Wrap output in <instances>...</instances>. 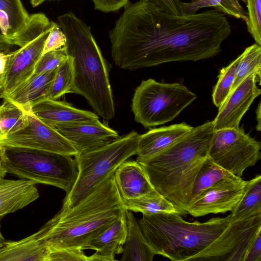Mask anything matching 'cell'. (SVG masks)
<instances>
[{
  "label": "cell",
  "mask_w": 261,
  "mask_h": 261,
  "mask_svg": "<svg viewBox=\"0 0 261 261\" xmlns=\"http://www.w3.org/2000/svg\"><path fill=\"white\" fill-rule=\"evenodd\" d=\"M51 127L68 140L78 153L97 148L119 138L116 131L100 121L56 124Z\"/></svg>",
  "instance_id": "14"
},
{
  "label": "cell",
  "mask_w": 261,
  "mask_h": 261,
  "mask_svg": "<svg viewBox=\"0 0 261 261\" xmlns=\"http://www.w3.org/2000/svg\"><path fill=\"white\" fill-rule=\"evenodd\" d=\"M46 124H67L99 121L97 114L73 107L56 99H45L31 107L29 111Z\"/></svg>",
  "instance_id": "15"
},
{
  "label": "cell",
  "mask_w": 261,
  "mask_h": 261,
  "mask_svg": "<svg viewBox=\"0 0 261 261\" xmlns=\"http://www.w3.org/2000/svg\"><path fill=\"white\" fill-rule=\"evenodd\" d=\"M256 118L257 121V125L256 126V129L258 131H260L261 130V103H259L257 108L256 110Z\"/></svg>",
  "instance_id": "42"
},
{
  "label": "cell",
  "mask_w": 261,
  "mask_h": 261,
  "mask_svg": "<svg viewBox=\"0 0 261 261\" xmlns=\"http://www.w3.org/2000/svg\"><path fill=\"white\" fill-rule=\"evenodd\" d=\"M237 178L239 177L215 163L208 156L202 163L195 179L190 202L218 182L223 179Z\"/></svg>",
  "instance_id": "25"
},
{
  "label": "cell",
  "mask_w": 261,
  "mask_h": 261,
  "mask_svg": "<svg viewBox=\"0 0 261 261\" xmlns=\"http://www.w3.org/2000/svg\"><path fill=\"white\" fill-rule=\"evenodd\" d=\"M231 32L225 14L215 9L176 15L139 0L124 7L109 38L115 64L132 70L213 57Z\"/></svg>",
  "instance_id": "1"
},
{
  "label": "cell",
  "mask_w": 261,
  "mask_h": 261,
  "mask_svg": "<svg viewBox=\"0 0 261 261\" xmlns=\"http://www.w3.org/2000/svg\"><path fill=\"white\" fill-rule=\"evenodd\" d=\"M0 29L3 34L8 38L11 36V28L8 14L0 10Z\"/></svg>",
  "instance_id": "39"
},
{
  "label": "cell",
  "mask_w": 261,
  "mask_h": 261,
  "mask_svg": "<svg viewBox=\"0 0 261 261\" xmlns=\"http://www.w3.org/2000/svg\"><path fill=\"white\" fill-rule=\"evenodd\" d=\"M57 68L32 75L4 99L28 112L36 103L48 98Z\"/></svg>",
  "instance_id": "17"
},
{
  "label": "cell",
  "mask_w": 261,
  "mask_h": 261,
  "mask_svg": "<svg viewBox=\"0 0 261 261\" xmlns=\"http://www.w3.org/2000/svg\"><path fill=\"white\" fill-rule=\"evenodd\" d=\"M165 11L176 15L182 14L181 0H150Z\"/></svg>",
  "instance_id": "38"
},
{
  "label": "cell",
  "mask_w": 261,
  "mask_h": 261,
  "mask_svg": "<svg viewBox=\"0 0 261 261\" xmlns=\"http://www.w3.org/2000/svg\"><path fill=\"white\" fill-rule=\"evenodd\" d=\"M247 183L242 177L218 182L190 202L188 214L198 217L231 212L241 199Z\"/></svg>",
  "instance_id": "12"
},
{
  "label": "cell",
  "mask_w": 261,
  "mask_h": 261,
  "mask_svg": "<svg viewBox=\"0 0 261 261\" xmlns=\"http://www.w3.org/2000/svg\"><path fill=\"white\" fill-rule=\"evenodd\" d=\"M12 46L9 38L3 34L0 29V51L9 52Z\"/></svg>",
  "instance_id": "40"
},
{
  "label": "cell",
  "mask_w": 261,
  "mask_h": 261,
  "mask_svg": "<svg viewBox=\"0 0 261 261\" xmlns=\"http://www.w3.org/2000/svg\"><path fill=\"white\" fill-rule=\"evenodd\" d=\"M57 24L43 13L30 14L25 25L9 38L11 44L19 46L9 52L5 71L0 80V97L4 98L33 75L42 55L46 39Z\"/></svg>",
  "instance_id": "8"
},
{
  "label": "cell",
  "mask_w": 261,
  "mask_h": 261,
  "mask_svg": "<svg viewBox=\"0 0 261 261\" xmlns=\"http://www.w3.org/2000/svg\"><path fill=\"white\" fill-rule=\"evenodd\" d=\"M9 52L0 51V80L6 69Z\"/></svg>",
  "instance_id": "41"
},
{
  "label": "cell",
  "mask_w": 261,
  "mask_h": 261,
  "mask_svg": "<svg viewBox=\"0 0 261 261\" xmlns=\"http://www.w3.org/2000/svg\"><path fill=\"white\" fill-rule=\"evenodd\" d=\"M95 9L102 12H115L128 4L129 0H91Z\"/></svg>",
  "instance_id": "36"
},
{
  "label": "cell",
  "mask_w": 261,
  "mask_h": 261,
  "mask_svg": "<svg viewBox=\"0 0 261 261\" xmlns=\"http://www.w3.org/2000/svg\"><path fill=\"white\" fill-rule=\"evenodd\" d=\"M238 1H241L242 2L245 3H246V0H238Z\"/></svg>",
  "instance_id": "46"
},
{
  "label": "cell",
  "mask_w": 261,
  "mask_h": 261,
  "mask_svg": "<svg viewBox=\"0 0 261 261\" xmlns=\"http://www.w3.org/2000/svg\"><path fill=\"white\" fill-rule=\"evenodd\" d=\"M123 205L126 210L140 212L142 214L171 213L177 212L172 203L155 189L152 191L133 199L122 198Z\"/></svg>",
  "instance_id": "24"
},
{
  "label": "cell",
  "mask_w": 261,
  "mask_h": 261,
  "mask_svg": "<svg viewBox=\"0 0 261 261\" xmlns=\"http://www.w3.org/2000/svg\"><path fill=\"white\" fill-rule=\"evenodd\" d=\"M73 78L72 61L68 56V58L57 68L48 98L57 99L65 94L70 93Z\"/></svg>",
  "instance_id": "30"
},
{
  "label": "cell",
  "mask_w": 261,
  "mask_h": 261,
  "mask_svg": "<svg viewBox=\"0 0 261 261\" xmlns=\"http://www.w3.org/2000/svg\"><path fill=\"white\" fill-rule=\"evenodd\" d=\"M67 58L65 46L43 54L38 61L32 75L58 68Z\"/></svg>",
  "instance_id": "33"
},
{
  "label": "cell",
  "mask_w": 261,
  "mask_h": 261,
  "mask_svg": "<svg viewBox=\"0 0 261 261\" xmlns=\"http://www.w3.org/2000/svg\"><path fill=\"white\" fill-rule=\"evenodd\" d=\"M6 172L35 184L54 186L68 193L78 174L72 156L30 148L0 146Z\"/></svg>",
  "instance_id": "6"
},
{
  "label": "cell",
  "mask_w": 261,
  "mask_h": 261,
  "mask_svg": "<svg viewBox=\"0 0 261 261\" xmlns=\"http://www.w3.org/2000/svg\"><path fill=\"white\" fill-rule=\"evenodd\" d=\"M138 224L155 254L171 260L243 261L261 229V215L232 222L229 214L200 222L177 212L143 214Z\"/></svg>",
  "instance_id": "2"
},
{
  "label": "cell",
  "mask_w": 261,
  "mask_h": 261,
  "mask_svg": "<svg viewBox=\"0 0 261 261\" xmlns=\"http://www.w3.org/2000/svg\"><path fill=\"white\" fill-rule=\"evenodd\" d=\"M49 252L36 232L20 241H7L0 252V261H47Z\"/></svg>",
  "instance_id": "21"
},
{
  "label": "cell",
  "mask_w": 261,
  "mask_h": 261,
  "mask_svg": "<svg viewBox=\"0 0 261 261\" xmlns=\"http://www.w3.org/2000/svg\"><path fill=\"white\" fill-rule=\"evenodd\" d=\"M114 172L76 204L61 208L36 232L49 250L66 247L86 250L91 241L125 212Z\"/></svg>",
  "instance_id": "4"
},
{
  "label": "cell",
  "mask_w": 261,
  "mask_h": 261,
  "mask_svg": "<svg viewBox=\"0 0 261 261\" xmlns=\"http://www.w3.org/2000/svg\"><path fill=\"white\" fill-rule=\"evenodd\" d=\"M28 123L23 128L0 139L5 145L53 152L74 156L78 151L61 134L27 112Z\"/></svg>",
  "instance_id": "11"
},
{
  "label": "cell",
  "mask_w": 261,
  "mask_h": 261,
  "mask_svg": "<svg viewBox=\"0 0 261 261\" xmlns=\"http://www.w3.org/2000/svg\"><path fill=\"white\" fill-rule=\"evenodd\" d=\"M115 181L122 198L133 199L154 189L137 161H125L114 172Z\"/></svg>",
  "instance_id": "19"
},
{
  "label": "cell",
  "mask_w": 261,
  "mask_h": 261,
  "mask_svg": "<svg viewBox=\"0 0 261 261\" xmlns=\"http://www.w3.org/2000/svg\"><path fill=\"white\" fill-rule=\"evenodd\" d=\"M58 20L72 61L74 78L70 93L85 97L102 119H112L115 109L108 70L90 28L72 12L59 16Z\"/></svg>",
  "instance_id": "5"
},
{
  "label": "cell",
  "mask_w": 261,
  "mask_h": 261,
  "mask_svg": "<svg viewBox=\"0 0 261 261\" xmlns=\"http://www.w3.org/2000/svg\"><path fill=\"white\" fill-rule=\"evenodd\" d=\"M90 261L84 250L78 248L66 247L49 250L47 261Z\"/></svg>",
  "instance_id": "34"
},
{
  "label": "cell",
  "mask_w": 261,
  "mask_h": 261,
  "mask_svg": "<svg viewBox=\"0 0 261 261\" xmlns=\"http://www.w3.org/2000/svg\"><path fill=\"white\" fill-rule=\"evenodd\" d=\"M0 10L4 11L8 15L10 37L25 25L30 16L21 0H0Z\"/></svg>",
  "instance_id": "31"
},
{
  "label": "cell",
  "mask_w": 261,
  "mask_h": 261,
  "mask_svg": "<svg viewBox=\"0 0 261 261\" xmlns=\"http://www.w3.org/2000/svg\"><path fill=\"white\" fill-rule=\"evenodd\" d=\"M260 142L244 130L225 128L214 131L208 156L216 164L238 177L254 166L261 158Z\"/></svg>",
  "instance_id": "10"
},
{
  "label": "cell",
  "mask_w": 261,
  "mask_h": 261,
  "mask_svg": "<svg viewBox=\"0 0 261 261\" xmlns=\"http://www.w3.org/2000/svg\"><path fill=\"white\" fill-rule=\"evenodd\" d=\"M245 3L247 31L255 43L261 46V0H246Z\"/></svg>",
  "instance_id": "32"
},
{
  "label": "cell",
  "mask_w": 261,
  "mask_h": 261,
  "mask_svg": "<svg viewBox=\"0 0 261 261\" xmlns=\"http://www.w3.org/2000/svg\"><path fill=\"white\" fill-rule=\"evenodd\" d=\"M49 1H51V0H49Z\"/></svg>",
  "instance_id": "47"
},
{
  "label": "cell",
  "mask_w": 261,
  "mask_h": 261,
  "mask_svg": "<svg viewBox=\"0 0 261 261\" xmlns=\"http://www.w3.org/2000/svg\"><path fill=\"white\" fill-rule=\"evenodd\" d=\"M35 183L25 179H0V218L20 210L37 200Z\"/></svg>",
  "instance_id": "18"
},
{
  "label": "cell",
  "mask_w": 261,
  "mask_h": 261,
  "mask_svg": "<svg viewBox=\"0 0 261 261\" xmlns=\"http://www.w3.org/2000/svg\"><path fill=\"white\" fill-rule=\"evenodd\" d=\"M127 231L125 212L111 226L89 243L87 249L95 251L94 254L89 256L90 261L116 260L115 255L122 253Z\"/></svg>",
  "instance_id": "16"
},
{
  "label": "cell",
  "mask_w": 261,
  "mask_h": 261,
  "mask_svg": "<svg viewBox=\"0 0 261 261\" xmlns=\"http://www.w3.org/2000/svg\"><path fill=\"white\" fill-rule=\"evenodd\" d=\"M243 261H261V229L248 248Z\"/></svg>",
  "instance_id": "37"
},
{
  "label": "cell",
  "mask_w": 261,
  "mask_h": 261,
  "mask_svg": "<svg viewBox=\"0 0 261 261\" xmlns=\"http://www.w3.org/2000/svg\"><path fill=\"white\" fill-rule=\"evenodd\" d=\"M260 79L261 75L252 72L228 94L213 120L214 131L240 127L243 116L260 94L261 90L257 86L258 82L260 85Z\"/></svg>",
  "instance_id": "13"
},
{
  "label": "cell",
  "mask_w": 261,
  "mask_h": 261,
  "mask_svg": "<svg viewBox=\"0 0 261 261\" xmlns=\"http://www.w3.org/2000/svg\"><path fill=\"white\" fill-rule=\"evenodd\" d=\"M66 38L61 28L57 24L50 31L45 43L43 54L64 47Z\"/></svg>",
  "instance_id": "35"
},
{
  "label": "cell",
  "mask_w": 261,
  "mask_h": 261,
  "mask_svg": "<svg viewBox=\"0 0 261 261\" xmlns=\"http://www.w3.org/2000/svg\"><path fill=\"white\" fill-rule=\"evenodd\" d=\"M46 0H30V2L31 5L33 7H35L42 4Z\"/></svg>",
  "instance_id": "43"
},
{
  "label": "cell",
  "mask_w": 261,
  "mask_h": 261,
  "mask_svg": "<svg viewBox=\"0 0 261 261\" xmlns=\"http://www.w3.org/2000/svg\"><path fill=\"white\" fill-rule=\"evenodd\" d=\"M139 138L137 132L132 131L105 145L75 155L78 174L62 208L76 204L119 165L136 154Z\"/></svg>",
  "instance_id": "7"
},
{
  "label": "cell",
  "mask_w": 261,
  "mask_h": 261,
  "mask_svg": "<svg viewBox=\"0 0 261 261\" xmlns=\"http://www.w3.org/2000/svg\"><path fill=\"white\" fill-rule=\"evenodd\" d=\"M0 105V139L25 127L27 112L8 99Z\"/></svg>",
  "instance_id": "27"
},
{
  "label": "cell",
  "mask_w": 261,
  "mask_h": 261,
  "mask_svg": "<svg viewBox=\"0 0 261 261\" xmlns=\"http://www.w3.org/2000/svg\"><path fill=\"white\" fill-rule=\"evenodd\" d=\"M213 7L216 10L245 21L247 20L245 12L238 0H191L181 3L183 14H194L202 8Z\"/></svg>",
  "instance_id": "26"
},
{
  "label": "cell",
  "mask_w": 261,
  "mask_h": 261,
  "mask_svg": "<svg viewBox=\"0 0 261 261\" xmlns=\"http://www.w3.org/2000/svg\"><path fill=\"white\" fill-rule=\"evenodd\" d=\"M193 127L182 122L153 128L140 135L136 154L137 158L152 155L174 142Z\"/></svg>",
  "instance_id": "20"
},
{
  "label": "cell",
  "mask_w": 261,
  "mask_h": 261,
  "mask_svg": "<svg viewBox=\"0 0 261 261\" xmlns=\"http://www.w3.org/2000/svg\"><path fill=\"white\" fill-rule=\"evenodd\" d=\"M196 98L181 84L162 83L149 79L136 89L131 107L135 121L150 127L173 120Z\"/></svg>",
  "instance_id": "9"
},
{
  "label": "cell",
  "mask_w": 261,
  "mask_h": 261,
  "mask_svg": "<svg viewBox=\"0 0 261 261\" xmlns=\"http://www.w3.org/2000/svg\"><path fill=\"white\" fill-rule=\"evenodd\" d=\"M6 242L5 239L3 238L1 231H0V245Z\"/></svg>",
  "instance_id": "45"
},
{
  "label": "cell",
  "mask_w": 261,
  "mask_h": 261,
  "mask_svg": "<svg viewBox=\"0 0 261 261\" xmlns=\"http://www.w3.org/2000/svg\"><path fill=\"white\" fill-rule=\"evenodd\" d=\"M232 222L247 220L261 215V175L247 181L244 193L230 214Z\"/></svg>",
  "instance_id": "23"
},
{
  "label": "cell",
  "mask_w": 261,
  "mask_h": 261,
  "mask_svg": "<svg viewBox=\"0 0 261 261\" xmlns=\"http://www.w3.org/2000/svg\"><path fill=\"white\" fill-rule=\"evenodd\" d=\"M127 235L121 261H152L155 255L148 245L135 216L126 210Z\"/></svg>",
  "instance_id": "22"
},
{
  "label": "cell",
  "mask_w": 261,
  "mask_h": 261,
  "mask_svg": "<svg viewBox=\"0 0 261 261\" xmlns=\"http://www.w3.org/2000/svg\"><path fill=\"white\" fill-rule=\"evenodd\" d=\"M242 54V58L229 93L252 72L261 75V46L254 43L247 47Z\"/></svg>",
  "instance_id": "28"
},
{
  "label": "cell",
  "mask_w": 261,
  "mask_h": 261,
  "mask_svg": "<svg viewBox=\"0 0 261 261\" xmlns=\"http://www.w3.org/2000/svg\"><path fill=\"white\" fill-rule=\"evenodd\" d=\"M214 133L213 121H207L161 151L137 159L153 188L181 215L188 214L193 184L208 156Z\"/></svg>",
  "instance_id": "3"
},
{
  "label": "cell",
  "mask_w": 261,
  "mask_h": 261,
  "mask_svg": "<svg viewBox=\"0 0 261 261\" xmlns=\"http://www.w3.org/2000/svg\"><path fill=\"white\" fill-rule=\"evenodd\" d=\"M6 173H7L5 171V170L3 167V165H2L1 158V155H0V179L3 178L5 177Z\"/></svg>",
  "instance_id": "44"
},
{
  "label": "cell",
  "mask_w": 261,
  "mask_h": 261,
  "mask_svg": "<svg viewBox=\"0 0 261 261\" xmlns=\"http://www.w3.org/2000/svg\"><path fill=\"white\" fill-rule=\"evenodd\" d=\"M242 58L241 54L229 65L220 71L218 80L212 94L213 103L218 108L222 105L230 92Z\"/></svg>",
  "instance_id": "29"
}]
</instances>
